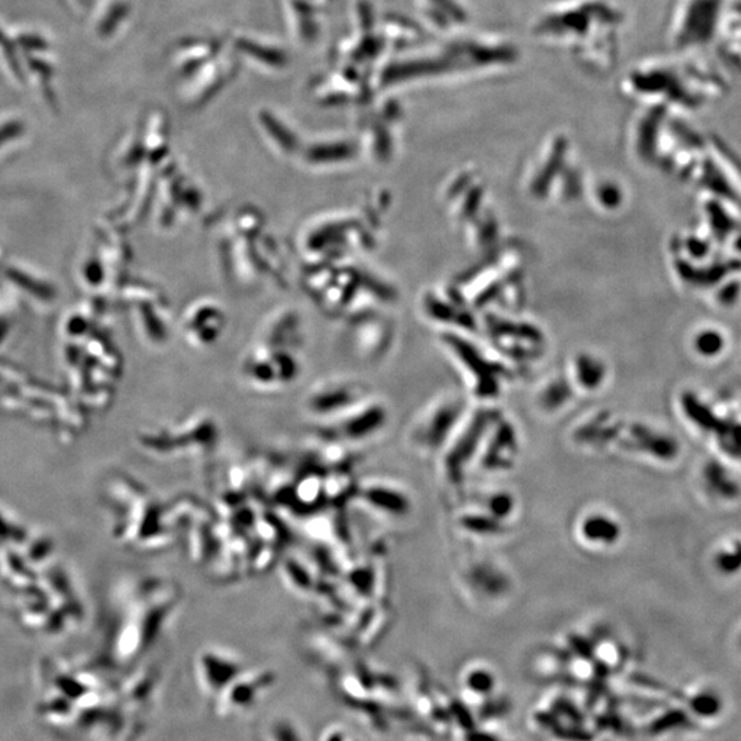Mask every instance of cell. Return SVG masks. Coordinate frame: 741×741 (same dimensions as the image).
Returning <instances> with one entry per match:
<instances>
[{
    "instance_id": "6da1fadb",
    "label": "cell",
    "mask_w": 741,
    "mask_h": 741,
    "mask_svg": "<svg viewBox=\"0 0 741 741\" xmlns=\"http://www.w3.org/2000/svg\"><path fill=\"white\" fill-rule=\"evenodd\" d=\"M624 26L625 14L613 0H560L541 10L533 35L589 72L605 73L618 62Z\"/></svg>"
},
{
    "instance_id": "7a4b0ae2",
    "label": "cell",
    "mask_w": 741,
    "mask_h": 741,
    "mask_svg": "<svg viewBox=\"0 0 741 741\" xmlns=\"http://www.w3.org/2000/svg\"><path fill=\"white\" fill-rule=\"evenodd\" d=\"M706 59L690 57L684 61L651 59L625 76L622 89L641 101H705L721 94L727 83Z\"/></svg>"
},
{
    "instance_id": "3957f363",
    "label": "cell",
    "mask_w": 741,
    "mask_h": 741,
    "mask_svg": "<svg viewBox=\"0 0 741 741\" xmlns=\"http://www.w3.org/2000/svg\"><path fill=\"white\" fill-rule=\"evenodd\" d=\"M725 0H675L669 20L670 45L679 51L696 50L717 34Z\"/></svg>"
},
{
    "instance_id": "277c9868",
    "label": "cell",
    "mask_w": 741,
    "mask_h": 741,
    "mask_svg": "<svg viewBox=\"0 0 741 741\" xmlns=\"http://www.w3.org/2000/svg\"><path fill=\"white\" fill-rule=\"evenodd\" d=\"M278 681L273 669H245L215 699V711L221 718L243 716L270 694Z\"/></svg>"
},
{
    "instance_id": "5b68a950",
    "label": "cell",
    "mask_w": 741,
    "mask_h": 741,
    "mask_svg": "<svg viewBox=\"0 0 741 741\" xmlns=\"http://www.w3.org/2000/svg\"><path fill=\"white\" fill-rule=\"evenodd\" d=\"M246 664L234 651L223 647H209L196 659V675L202 694L215 701L243 670Z\"/></svg>"
},
{
    "instance_id": "8992f818",
    "label": "cell",
    "mask_w": 741,
    "mask_h": 741,
    "mask_svg": "<svg viewBox=\"0 0 741 741\" xmlns=\"http://www.w3.org/2000/svg\"><path fill=\"white\" fill-rule=\"evenodd\" d=\"M361 497H364L368 505L380 508V510L403 513L407 511L408 501L396 490L380 488V486H368L362 490Z\"/></svg>"
},
{
    "instance_id": "52a82bcc",
    "label": "cell",
    "mask_w": 741,
    "mask_h": 741,
    "mask_svg": "<svg viewBox=\"0 0 741 741\" xmlns=\"http://www.w3.org/2000/svg\"><path fill=\"white\" fill-rule=\"evenodd\" d=\"M583 534L588 540L597 541V543L611 544L618 539L620 529L618 524L611 519L593 517L583 524Z\"/></svg>"
},
{
    "instance_id": "ba28073f",
    "label": "cell",
    "mask_w": 741,
    "mask_h": 741,
    "mask_svg": "<svg viewBox=\"0 0 741 741\" xmlns=\"http://www.w3.org/2000/svg\"><path fill=\"white\" fill-rule=\"evenodd\" d=\"M267 741H304L296 725L288 721L270 723L267 730Z\"/></svg>"
},
{
    "instance_id": "9c48e42d",
    "label": "cell",
    "mask_w": 741,
    "mask_h": 741,
    "mask_svg": "<svg viewBox=\"0 0 741 741\" xmlns=\"http://www.w3.org/2000/svg\"><path fill=\"white\" fill-rule=\"evenodd\" d=\"M321 741H361L344 725H332L321 736Z\"/></svg>"
}]
</instances>
